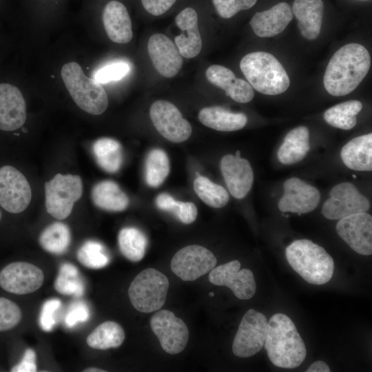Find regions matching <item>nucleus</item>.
I'll use <instances>...</instances> for the list:
<instances>
[{
  "mask_svg": "<svg viewBox=\"0 0 372 372\" xmlns=\"http://www.w3.org/2000/svg\"><path fill=\"white\" fill-rule=\"evenodd\" d=\"M370 67L371 56L365 47L347 44L331 58L324 74V88L334 96L347 95L360 85Z\"/></svg>",
  "mask_w": 372,
  "mask_h": 372,
  "instance_id": "obj_1",
  "label": "nucleus"
},
{
  "mask_svg": "<svg viewBox=\"0 0 372 372\" xmlns=\"http://www.w3.org/2000/svg\"><path fill=\"white\" fill-rule=\"evenodd\" d=\"M264 345L270 361L280 368H296L307 355L304 342L296 325L283 313H276L268 321Z\"/></svg>",
  "mask_w": 372,
  "mask_h": 372,
  "instance_id": "obj_2",
  "label": "nucleus"
},
{
  "mask_svg": "<svg viewBox=\"0 0 372 372\" xmlns=\"http://www.w3.org/2000/svg\"><path fill=\"white\" fill-rule=\"evenodd\" d=\"M285 256L292 269L310 284L324 285L332 278L333 258L323 247L309 240L291 242L285 249Z\"/></svg>",
  "mask_w": 372,
  "mask_h": 372,
  "instance_id": "obj_3",
  "label": "nucleus"
},
{
  "mask_svg": "<svg viewBox=\"0 0 372 372\" xmlns=\"http://www.w3.org/2000/svg\"><path fill=\"white\" fill-rule=\"evenodd\" d=\"M240 68L250 85L263 94H282L290 85L289 76L284 67L270 53H249L241 59Z\"/></svg>",
  "mask_w": 372,
  "mask_h": 372,
  "instance_id": "obj_4",
  "label": "nucleus"
},
{
  "mask_svg": "<svg viewBox=\"0 0 372 372\" xmlns=\"http://www.w3.org/2000/svg\"><path fill=\"white\" fill-rule=\"evenodd\" d=\"M61 74L70 96L81 109L93 115L106 110L108 98L105 89L95 79L86 76L77 63L65 64Z\"/></svg>",
  "mask_w": 372,
  "mask_h": 372,
  "instance_id": "obj_5",
  "label": "nucleus"
},
{
  "mask_svg": "<svg viewBox=\"0 0 372 372\" xmlns=\"http://www.w3.org/2000/svg\"><path fill=\"white\" fill-rule=\"evenodd\" d=\"M169 286L168 278L153 268L141 271L131 282L128 295L132 306L143 313L161 309L165 302Z\"/></svg>",
  "mask_w": 372,
  "mask_h": 372,
  "instance_id": "obj_6",
  "label": "nucleus"
},
{
  "mask_svg": "<svg viewBox=\"0 0 372 372\" xmlns=\"http://www.w3.org/2000/svg\"><path fill=\"white\" fill-rule=\"evenodd\" d=\"M45 207L58 220L66 218L81 196L83 184L77 175L57 174L45 184Z\"/></svg>",
  "mask_w": 372,
  "mask_h": 372,
  "instance_id": "obj_7",
  "label": "nucleus"
},
{
  "mask_svg": "<svg viewBox=\"0 0 372 372\" xmlns=\"http://www.w3.org/2000/svg\"><path fill=\"white\" fill-rule=\"evenodd\" d=\"M267 322L263 313L254 309H249L242 317L234 339V354L240 358H248L259 352L264 347Z\"/></svg>",
  "mask_w": 372,
  "mask_h": 372,
  "instance_id": "obj_8",
  "label": "nucleus"
},
{
  "mask_svg": "<svg viewBox=\"0 0 372 372\" xmlns=\"http://www.w3.org/2000/svg\"><path fill=\"white\" fill-rule=\"evenodd\" d=\"M370 207L369 200L360 193L351 183L335 185L330 198L323 204L322 213L329 220H340L355 214L366 212Z\"/></svg>",
  "mask_w": 372,
  "mask_h": 372,
  "instance_id": "obj_9",
  "label": "nucleus"
},
{
  "mask_svg": "<svg viewBox=\"0 0 372 372\" xmlns=\"http://www.w3.org/2000/svg\"><path fill=\"white\" fill-rule=\"evenodd\" d=\"M216 262V258L211 251L193 245L178 251L171 260L170 267L181 280L194 281L209 272Z\"/></svg>",
  "mask_w": 372,
  "mask_h": 372,
  "instance_id": "obj_10",
  "label": "nucleus"
},
{
  "mask_svg": "<svg viewBox=\"0 0 372 372\" xmlns=\"http://www.w3.org/2000/svg\"><path fill=\"white\" fill-rule=\"evenodd\" d=\"M150 327L166 353L178 354L186 347L189 340L188 328L173 312L163 309L155 313L151 317Z\"/></svg>",
  "mask_w": 372,
  "mask_h": 372,
  "instance_id": "obj_11",
  "label": "nucleus"
},
{
  "mask_svg": "<svg viewBox=\"0 0 372 372\" xmlns=\"http://www.w3.org/2000/svg\"><path fill=\"white\" fill-rule=\"evenodd\" d=\"M149 116L157 131L171 142H183L192 134L190 123L171 102L165 100L154 102L150 107Z\"/></svg>",
  "mask_w": 372,
  "mask_h": 372,
  "instance_id": "obj_12",
  "label": "nucleus"
},
{
  "mask_svg": "<svg viewBox=\"0 0 372 372\" xmlns=\"http://www.w3.org/2000/svg\"><path fill=\"white\" fill-rule=\"evenodd\" d=\"M31 188L24 175L15 167L0 168V206L12 214L24 211L31 200Z\"/></svg>",
  "mask_w": 372,
  "mask_h": 372,
  "instance_id": "obj_13",
  "label": "nucleus"
},
{
  "mask_svg": "<svg viewBox=\"0 0 372 372\" xmlns=\"http://www.w3.org/2000/svg\"><path fill=\"white\" fill-rule=\"evenodd\" d=\"M240 269V262L234 260L212 269L208 278L211 283L229 287L240 300L251 298L256 291L254 273L248 269Z\"/></svg>",
  "mask_w": 372,
  "mask_h": 372,
  "instance_id": "obj_14",
  "label": "nucleus"
},
{
  "mask_svg": "<svg viewBox=\"0 0 372 372\" xmlns=\"http://www.w3.org/2000/svg\"><path fill=\"white\" fill-rule=\"evenodd\" d=\"M44 275L36 265L25 262H15L6 265L0 271V286L14 294L34 292L43 285Z\"/></svg>",
  "mask_w": 372,
  "mask_h": 372,
  "instance_id": "obj_15",
  "label": "nucleus"
},
{
  "mask_svg": "<svg viewBox=\"0 0 372 372\" xmlns=\"http://www.w3.org/2000/svg\"><path fill=\"white\" fill-rule=\"evenodd\" d=\"M336 231L355 252L372 254V216L366 212L355 214L339 220Z\"/></svg>",
  "mask_w": 372,
  "mask_h": 372,
  "instance_id": "obj_16",
  "label": "nucleus"
},
{
  "mask_svg": "<svg viewBox=\"0 0 372 372\" xmlns=\"http://www.w3.org/2000/svg\"><path fill=\"white\" fill-rule=\"evenodd\" d=\"M283 187L284 195L278 203L280 211L301 214L313 211L318 205L320 192L300 178L293 177L287 179Z\"/></svg>",
  "mask_w": 372,
  "mask_h": 372,
  "instance_id": "obj_17",
  "label": "nucleus"
},
{
  "mask_svg": "<svg viewBox=\"0 0 372 372\" xmlns=\"http://www.w3.org/2000/svg\"><path fill=\"white\" fill-rule=\"evenodd\" d=\"M149 56L158 72L166 78L176 76L183 65V58L176 45L166 35L157 33L147 42Z\"/></svg>",
  "mask_w": 372,
  "mask_h": 372,
  "instance_id": "obj_18",
  "label": "nucleus"
},
{
  "mask_svg": "<svg viewBox=\"0 0 372 372\" xmlns=\"http://www.w3.org/2000/svg\"><path fill=\"white\" fill-rule=\"evenodd\" d=\"M220 169L231 194L238 199L245 198L254 183L249 162L240 156L227 154L221 159Z\"/></svg>",
  "mask_w": 372,
  "mask_h": 372,
  "instance_id": "obj_19",
  "label": "nucleus"
},
{
  "mask_svg": "<svg viewBox=\"0 0 372 372\" xmlns=\"http://www.w3.org/2000/svg\"><path fill=\"white\" fill-rule=\"evenodd\" d=\"M26 119V105L21 91L8 83L0 84V130L13 131Z\"/></svg>",
  "mask_w": 372,
  "mask_h": 372,
  "instance_id": "obj_20",
  "label": "nucleus"
},
{
  "mask_svg": "<svg viewBox=\"0 0 372 372\" xmlns=\"http://www.w3.org/2000/svg\"><path fill=\"white\" fill-rule=\"evenodd\" d=\"M182 33L174 38L175 44L182 56H196L202 49V39L198 26V14L192 8L183 9L175 18Z\"/></svg>",
  "mask_w": 372,
  "mask_h": 372,
  "instance_id": "obj_21",
  "label": "nucleus"
},
{
  "mask_svg": "<svg viewBox=\"0 0 372 372\" xmlns=\"http://www.w3.org/2000/svg\"><path fill=\"white\" fill-rule=\"evenodd\" d=\"M207 80L221 88L225 94L238 103H245L254 96L253 87L243 79H238L229 68L220 65H212L205 72Z\"/></svg>",
  "mask_w": 372,
  "mask_h": 372,
  "instance_id": "obj_22",
  "label": "nucleus"
},
{
  "mask_svg": "<svg viewBox=\"0 0 372 372\" xmlns=\"http://www.w3.org/2000/svg\"><path fill=\"white\" fill-rule=\"evenodd\" d=\"M293 19L290 6L280 2L269 10L256 12L249 24L260 37H271L281 33Z\"/></svg>",
  "mask_w": 372,
  "mask_h": 372,
  "instance_id": "obj_23",
  "label": "nucleus"
},
{
  "mask_svg": "<svg viewBox=\"0 0 372 372\" xmlns=\"http://www.w3.org/2000/svg\"><path fill=\"white\" fill-rule=\"evenodd\" d=\"M103 23L109 39L117 43H127L132 39V22L125 6L117 1L106 4Z\"/></svg>",
  "mask_w": 372,
  "mask_h": 372,
  "instance_id": "obj_24",
  "label": "nucleus"
},
{
  "mask_svg": "<svg viewBox=\"0 0 372 372\" xmlns=\"http://www.w3.org/2000/svg\"><path fill=\"white\" fill-rule=\"evenodd\" d=\"M292 13L298 20V27L303 37L316 39L320 33L324 3L322 0H295Z\"/></svg>",
  "mask_w": 372,
  "mask_h": 372,
  "instance_id": "obj_25",
  "label": "nucleus"
},
{
  "mask_svg": "<svg viewBox=\"0 0 372 372\" xmlns=\"http://www.w3.org/2000/svg\"><path fill=\"white\" fill-rule=\"evenodd\" d=\"M344 164L355 171L372 170V134L357 136L349 141L341 149Z\"/></svg>",
  "mask_w": 372,
  "mask_h": 372,
  "instance_id": "obj_26",
  "label": "nucleus"
},
{
  "mask_svg": "<svg viewBox=\"0 0 372 372\" xmlns=\"http://www.w3.org/2000/svg\"><path fill=\"white\" fill-rule=\"evenodd\" d=\"M198 119L204 125L222 132H231L243 128L247 123V116L240 112H233L220 106L203 108Z\"/></svg>",
  "mask_w": 372,
  "mask_h": 372,
  "instance_id": "obj_27",
  "label": "nucleus"
},
{
  "mask_svg": "<svg viewBox=\"0 0 372 372\" xmlns=\"http://www.w3.org/2000/svg\"><path fill=\"white\" fill-rule=\"evenodd\" d=\"M310 149L309 132L299 126L289 131L278 151V158L284 165H292L302 160Z\"/></svg>",
  "mask_w": 372,
  "mask_h": 372,
  "instance_id": "obj_28",
  "label": "nucleus"
},
{
  "mask_svg": "<svg viewBox=\"0 0 372 372\" xmlns=\"http://www.w3.org/2000/svg\"><path fill=\"white\" fill-rule=\"evenodd\" d=\"M92 199L96 207L110 211H123L129 205L126 194L112 180L96 184L92 190Z\"/></svg>",
  "mask_w": 372,
  "mask_h": 372,
  "instance_id": "obj_29",
  "label": "nucleus"
},
{
  "mask_svg": "<svg viewBox=\"0 0 372 372\" xmlns=\"http://www.w3.org/2000/svg\"><path fill=\"white\" fill-rule=\"evenodd\" d=\"M92 152L97 164L108 173L117 172L123 163L122 147L111 138H101L92 145Z\"/></svg>",
  "mask_w": 372,
  "mask_h": 372,
  "instance_id": "obj_30",
  "label": "nucleus"
},
{
  "mask_svg": "<svg viewBox=\"0 0 372 372\" xmlns=\"http://www.w3.org/2000/svg\"><path fill=\"white\" fill-rule=\"evenodd\" d=\"M125 340L122 327L114 321H105L99 324L87 338L89 347L105 350L120 347Z\"/></svg>",
  "mask_w": 372,
  "mask_h": 372,
  "instance_id": "obj_31",
  "label": "nucleus"
},
{
  "mask_svg": "<svg viewBox=\"0 0 372 372\" xmlns=\"http://www.w3.org/2000/svg\"><path fill=\"white\" fill-rule=\"evenodd\" d=\"M118 245L124 257L132 262H138L145 254L147 239L140 229L133 227H124L118 233Z\"/></svg>",
  "mask_w": 372,
  "mask_h": 372,
  "instance_id": "obj_32",
  "label": "nucleus"
},
{
  "mask_svg": "<svg viewBox=\"0 0 372 372\" xmlns=\"http://www.w3.org/2000/svg\"><path fill=\"white\" fill-rule=\"evenodd\" d=\"M362 103L350 100L338 103L327 109L323 115L324 121L331 126L349 130L357 123L356 115L361 111Z\"/></svg>",
  "mask_w": 372,
  "mask_h": 372,
  "instance_id": "obj_33",
  "label": "nucleus"
},
{
  "mask_svg": "<svg viewBox=\"0 0 372 372\" xmlns=\"http://www.w3.org/2000/svg\"><path fill=\"white\" fill-rule=\"evenodd\" d=\"M71 240L69 227L64 223L55 222L41 234L39 243L46 251L54 254L65 253Z\"/></svg>",
  "mask_w": 372,
  "mask_h": 372,
  "instance_id": "obj_34",
  "label": "nucleus"
},
{
  "mask_svg": "<svg viewBox=\"0 0 372 372\" xmlns=\"http://www.w3.org/2000/svg\"><path fill=\"white\" fill-rule=\"evenodd\" d=\"M54 289L59 293L81 297L85 292V283L76 266L62 264L54 281Z\"/></svg>",
  "mask_w": 372,
  "mask_h": 372,
  "instance_id": "obj_35",
  "label": "nucleus"
},
{
  "mask_svg": "<svg viewBox=\"0 0 372 372\" xmlns=\"http://www.w3.org/2000/svg\"><path fill=\"white\" fill-rule=\"evenodd\" d=\"M169 173V161L165 151L154 149L147 154L145 161V178L151 187L160 186Z\"/></svg>",
  "mask_w": 372,
  "mask_h": 372,
  "instance_id": "obj_36",
  "label": "nucleus"
},
{
  "mask_svg": "<svg viewBox=\"0 0 372 372\" xmlns=\"http://www.w3.org/2000/svg\"><path fill=\"white\" fill-rule=\"evenodd\" d=\"M196 174L194 189L198 196L210 207L220 208L225 206L229 201V194L226 189L198 173Z\"/></svg>",
  "mask_w": 372,
  "mask_h": 372,
  "instance_id": "obj_37",
  "label": "nucleus"
},
{
  "mask_svg": "<svg viewBox=\"0 0 372 372\" xmlns=\"http://www.w3.org/2000/svg\"><path fill=\"white\" fill-rule=\"evenodd\" d=\"M79 262L89 269H99L107 266L110 257L104 245L96 240H87L79 249Z\"/></svg>",
  "mask_w": 372,
  "mask_h": 372,
  "instance_id": "obj_38",
  "label": "nucleus"
},
{
  "mask_svg": "<svg viewBox=\"0 0 372 372\" xmlns=\"http://www.w3.org/2000/svg\"><path fill=\"white\" fill-rule=\"evenodd\" d=\"M130 65L124 60L110 62L99 68L94 74V79L100 83L118 81L130 73Z\"/></svg>",
  "mask_w": 372,
  "mask_h": 372,
  "instance_id": "obj_39",
  "label": "nucleus"
},
{
  "mask_svg": "<svg viewBox=\"0 0 372 372\" xmlns=\"http://www.w3.org/2000/svg\"><path fill=\"white\" fill-rule=\"evenodd\" d=\"M21 316V311L16 303L0 297V331L13 329L19 323Z\"/></svg>",
  "mask_w": 372,
  "mask_h": 372,
  "instance_id": "obj_40",
  "label": "nucleus"
},
{
  "mask_svg": "<svg viewBox=\"0 0 372 372\" xmlns=\"http://www.w3.org/2000/svg\"><path fill=\"white\" fill-rule=\"evenodd\" d=\"M257 0H213L218 14L223 18L229 19L239 11L252 8Z\"/></svg>",
  "mask_w": 372,
  "mask_h": 372,
  "instance_id": "obj_41",
  "label": "nucleus"
},
{
  "mask_svg": "<svg viewBox=\"0 0 372 372\" xmlns=\"http://www.w3.org/2000/svg\"><path fill=\"white\" fill-rule=\"evenodd\" d=\"M61 305V302L57 298L48 299L43 304L39 316V325L43 331L53 329L56 324L55 313Z\"/></svg>",
  "mask_w": 372,
  "mask_h": 372,
  "instance_id": "obj_42",
  "label": "nucleus"
},
{
  "mask_svg": "<svg viewBox=\"0 0 372 372\" xmlns=\"http://www.w3.org/2000/svg\"><path fill=\"white\" fill-rule=\"evenodd\" d=\"M90 318L87 305L81 301L73 302L64 317V324L68 328L76 326L79 322H84Z\"/></svg>",
  "mask_w": 372,
  "mask_h": 372,
  "instance_id": "obj_43",
  "label": "nucleus"
},
{
  "mask_svg": "<svg viewBox=\"0 0 372 372\" xmlns=\"http://www.w3.org/2000/svg\"><path fill=\"white\" fill-rule=\"evenodd\" d=\"M171 212L184 224L192 223L198 214L197 207L193 203L178 200L176 201Z\"/></svg>",
  "mask_w": 372,
  "mask_h": 372,
  "instance_id": "obj_44",
  "label": "nucleus"
},
{
  "mask_svg": "<svg viewBox=\"0 0 372 372\" xmlns=\"http://www.w3.org/2000/svg\"><path fill=\"white\" fill-rule=\"evenodd\" d=\"M37 355L35 351L30 348L27 349L21 360L13 366L12 372H35L37 371Z\"/></svg>",
  "mask_w": 372,
  "mask_h": 372,
  "instance_id": "obj_45",
  "label": "nucleus"
},
{
  "mask_svg": "<svg viewBox=\"0 0 372 372\" xmlns=\"http://www.w3.org/2000/svg\"><path fill=\"white\" fill-rule=\"evenodd\" d=\"M176 0H141L143 6L149 14L158 16L166 12Z\"/></svg>",
  "mask_w": 372,
  "mask_h": 372,
  "instance_id": "obj_46",
  "label": "nucleus"
},
{
  "mask_svg": "<svg viewBox=\"0 0 372 372\" xmlns=\"http://www.w3.org/2000/svg\"><path fill=\"white\" fill-rule=\"evenodd\" d=\"M175 200L171 195L167 193L160 194L156 199V206L161 210L171 211L175 205Z\"/></svg>",
  "mask_w": 372,
  "mask_h": 372,
  "instance_id": "obj_47",
  "label": "nucleus"
},
{
  "mask_svg": "<svg viewBox=\"0 0 372 372\" xmlns=\"http://www.w3.org/2000/svg\"><path fill=\"white\" fill-rule=\"evenodd\" d=\"M307 372H329L330 368L323 361L318 360L312 363L307 369Z\"/></svg>",
  "mask_w": 372,
  "mask_h": 372,
  "instance_id": "obj_48",
  "label": "nucleus"
},
{
  "mask_svg": "<svg viewBox=\"0 0 372 372\" xmlns=\"http://www.w3.org/2000/svg\"><path fill=\"white\" fill-rule=\"evenodd\" d=\"M83 371L85 372H104L105 371L101 369H98V368L91 367V368L85 369Z\"/></svg>",
  "mask_w": 372,
  "mask_h": 372,
  "instance_id": "obj_49",
  "label": "nucleus"
},
{
  "mask_svg": "<svg viewBox=\"0 0 372 372\" xmlns=\"http://www.w3.org/2000/svg\"><path fill=\"white\" fill-rule=\"evenodd\" d=\"M236 156H240V151H237V152H236Z\"/></svg>",
  "mask_w": 372,
  "mask_h": 372,
  "instance_id": "obj_50",
  "label": "nucleus"
},
{
  "mask_svg": "<svg viewBox=\"0 0 372 372\" xmlns=\"http://www.w3.org/2000/svg\"><path fill=\"white\" fill-rule=\"evenodd\" d=\"M209 296H214V294L213 293H209Z\"/></svg>",
  "mask_w": 372,
  "mask_h": 372,
  "instance_id": "obj_51",
  "label": "nucleus"
},
{
  "mask_svg": "<svg viewBox=\"0 0 372 372\" xmlns=\"http://www.w3.org/2000/svg\"><path fill=\"white\" fill-rule=\"evenodd\" d=\"M1 211H0V220H1Z\"/></svg>",
  "mask_w": 372,
  "mask_h": 372,
  "instance_id": "obj_52",
  "label": "nucleus"
},
{
  "mask_svg": "<svg viewBox=\"0 0 372 372\" xmlns=\"http://www.w3.org/2000/svg\"><path fill=\"white\" fill-rule=\"evenodd\" d=\"M363 1H366V0H363Z\"/></svg>",
  "mask_w": 372,
  "mask_h": 372,
  "instance_id": "obj_53",
  "label": "nucleus"
}]
</instances>
